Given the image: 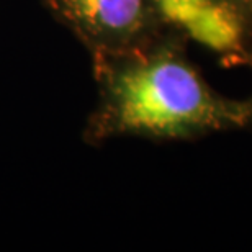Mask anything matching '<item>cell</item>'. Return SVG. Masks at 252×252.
Masks as SVG:
<instances>
[{
	"instance_id": "cell-1",
	"label": "cell",
	"mask_w": 252,
	"mask_h": 252,
	"mask_svg": "<svg viewBox=\"0 0 252 252\" xmlns=\"http://www.w3.org/2000/svg\"><path fill=\"white\" fill-rule=\"evenodd\" d=\"M115 128L159 138H193L252 126V97L215 92L172 48L131 61L113 75Z\"/></svg>"
},
{
	"instance_id": "cell-2",
	"label": "cell",
	"mask_w": 252,
	"mask_h": 252,
	"mask_svg": "<svg viewBox=\"0 0 252 252\" xmlns=\"http://www.w3.org/2000/svg\"><path fill=\"white\" fill-rule=\"evenodd\" d=\"M159 18L224 63L244 64L252 13L246 0H154Z\"/></svg>"
},
{
	"instance_id": "cell-3",
	"label": "cell",
	"mask_w": 252,
	"mask_h": 252,
	"mask_svg": "<svg viewBox=\"0 0 252 252\" xmlns=\"http://www.w3.org/2000/svg\"><path fill=\"white\" fill-rule=\"evenodd\" d=\"M87 27L115 43H131L148 28L156 13L154 0H67Z\"/></svg>"
},
{
	"instance_id": "cell-4",
	"label": "cell",
	"mask_w": 252,
	"mask_h": 252,
	"mask_svg": "<svg viewBox=\"0 0 252 252\" xmlns=\"http://www.w3.org/2000/svg\"><path fill=\"white\" fill-rule=\"evenodd\" d=\"M244 64H248L252 67V30H251V38H249V46H248V53H246V59Z\"/></svg>"
},
{
	"instance_id": "cell-5",
	"label": "cell",
	"mask_w": 252,
	"mask_h": 252,
	"mask_svg": "<svg viewBox=\"0 0 252 252\" xmlns=\"http://www.w3.org/2000/svg\"><path fill=\"white\" fill-rule=\"evenodd\" d=\"M246 3H248V7H249L251 13H252V0H246Z\"/></svg>"
}]
</instances>
